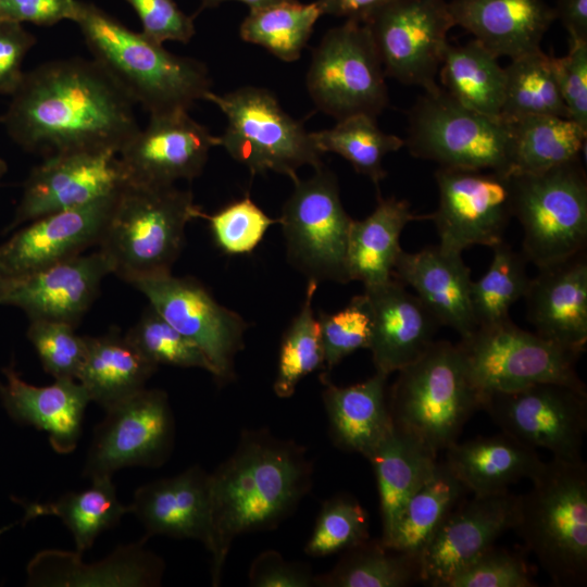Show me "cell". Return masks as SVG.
<instances>
[{
  "mask_svg": "<svg viewBox=\"0 0 587 587\" xmlns=\"http://www.w3.org/2000/svg\"><path fill=\"white\" fill-rule=\"evenodd\" d=\"M134 104L95 60L70 58L24 73L1 121L15 143L43 158L84 150L118 153L140 128Z\"/></svg>",
  "mask_w": 587,
  "mask_h": 587,
  "instance_id": "cell-1",
  "label": "cell"
},
{
  "mask_svg": "<svg viewBox=\"0 0 587 587\" xmlns=\"http://www.w3.org/2000/svg\"><path fill=\"white\" fill-rule=\"evenodd\" d=\"M305 449L267 429H248L234 452L209 474L212 584L217 586L233 541L272 530L289 517L312 486Z\"/></svg>",
  "mask_w": 587,
  "mask_h": 587,
  "instance_id": "cell-2",
  "label": "cell"
},
{
  "mask_svg": "<svg viewBox=\"0 0 587 587\" xmlns=\"http://www.w3.org/2000/svg\"><path fill=\"white\" fill-rule=\"evenodd\" d=\"M73 22L93 60L150 115L188 111L212 91L204 63L168 52L93 3L78 1Z\"/></svg>",
  "mask_w": 587,
  "mask_h": 587,
  "instance_id": "cell-3",
  "label": "cell"
},
{
  "mask_svg": "<svg viewBox=\"0 0 587 587\" xmlns=\"http://www.w3.org/2000/svg\"><path fill=\"white\" fill-rule=\"evenodd\" d=\"M204 213L190 190L125 182L116 193L98 250L112 274L127 283L172 273L185 245V229Z\"/></svg>",
  "mask_w": 587,
  "mask_h": 587,
  "instance_id": "cell-4",
  "label": "cell"
},
{
  "mask_svg": "<svg viewBox=\"0 0 587 587\" xmlns=\"http://www.w3.org/2000/svg\"><path fill=\"white\" fill-rule=\"evenodd\" d=\"M519 496L514 532L554 585L587 582V466L557 459L545 462Z\"/></svg>",
  "mask_w": 587,
  "mask_h": 587,
  "instance_id": "cell-5",
  "label": "cell"
},
{
  "mask_svg": "<svg viewBox=\"0 0 587 587\" xmlns=\"http://www.w3.org/2000/svg\"><path fill=\"white\" fill-rule=\"evenodd\" d=\"M397 373L388 395L394 424L435 454L458 441L466 422L482 409L458 344L435 340Z\"/></svg>",
  "mask_w": 587,
  "mask_h": 587,
  "instance_id": "cell-6",
  "label": "cell"
},
{
  "mask_svg": "<svg viewBox=\"0 0 587 587\" xmlns=\"http://www.w3.org/2000/svg\"><path fill=\"white\" fill-rule=\"evenodd\" d=\"M512 214L522 230V254L537 268L584 252L587 175L582 159L540 172L511 174Z\"/></svg>",
  "mask_w": 587,
  "mask_h": 587,
  "instance_id": "cell-7",
  "label": "cell"
},
{
  "mask_svg": "<svg viewBox=\"0 0 587 587\" xmlns=\"http://www.w3.org/2000/svg\"><path fill=\"white\" fill-rule=\"evenodd\" d=\"M408 112L404 146L440 167L511 174L510 124L474 111L438 84L424 89Z\"/></svg>",
  "mask_w": 587,
  "mask_h": 587,
  "instance_id": "cell-8",
  "label": "cell"
},
{
  "mask_svg": "<svg viewBox=\"0 0 587 587\" xmlns=\"http://www.w3.org/2000/svg\"><path fill=\"white\" fill-rule=\"evenodd\" d=\"M205 100L227 120L220 146L252 175L271 171L294 180L300 167L323 165L311 134L283 110L271 90L245 86L224 95L211 91Z\"/></svg>",
  "mask_w": 587,
  "mask_h": 587,
  "instance_id": "cell-9",
  "label": "cell"
},
{
  "mask_svg": "<svg viewBox=\"0 0 587 587\" xmlns=\"http://www.w3.org/2000/svg\"><path fill=\"white\" fill-rule=\"evenodd\" d=\"M458 347L482 399L538 383L585 387L576 371L580 354L522 329L511 319L476 327Z\"/></svg>",
  "mask_w": 587,
  "mask_h": 587,
  "instance_id": "cell-10",
  "label": "cell"
},
{
  "mask_svg": "<svg viewBox=\"0 0 587 587\" xmlns=\"http://www.w3.org/2000/svg\"><path fill=\"white\" fill-rule=\"evenodd\" d=\"M292 182L294 190L278 217L288 262L308 280L348 284L353 220L342 205L336 175L322 165L311 177Z\"/></svg>",
  "mask_w": 587,
  "mask_h": 587,
  "instance_id": "cell-11",
  "label": "cell"
},
{
  "mask_svg": "<svg viewBox=\"0 0 587 587\" xmlns=\"http://www.w3.org/2000/svg\"><path fill=\"white\" fill-rule=\"evenodd\" d=\"M385 77L366 25L346 21L328 29L314 48L307 88L317 109L336 120L377 116L389 101Z\"/></svg>",
  "mask_w": 587,
  "mask_h": 587,
  "instance_id": "cell-12",
  "label": "cell"
},
{
  "mask_svg": "<svg viewBox=\"0 0 587 587\" xmlns=\"http://www.w3.org/2000/svg\"><path fill=\"white\" fill-rule=\"evenodd\" d=\"M502 433L522 444L548 450L552 459L580 463L587 430V390L561 383H538L490 394L482 399Z\"/></svg>",
  "mask_w": 587,
  "mask_h": 587,
  "instance_id": "cell-13",
  "label": "cell"
},
{
  "mask_svg": "<svg viewBox=\"0 0 587 587\" xmlns=\"http://www.w3.org/2000/svg\"><path fill=\"white\" fill-rule=\"evenodd\" d=\"M130 285L167 323L202 350L217 383L235 378V359L243 349L248 328L238 313L218 303L191 277L166 273L138 278Z\"/></svg>",
  "mask_w": 587,
  "mask_h": 587,
  "instance_id": "cell-14",
  "label": "cell"
},
{
  "mask_svg": "<svg viewBox=\"0 0 587 587\" xmlns=\"http://www.w3.org/2000/svg\"><path fill=\"white\" fill-rule=\"evenodd\" d=\"M386 76L428 89L437 85L448 32L454 25L445 0H396L365 23Z\"/></svg>",
  "mask_w": 587,
  "mask_h": 587,
  "instance_id": "cell-15",
  "label": "cell"
},
{
  "mask_svg": "<svg viewBox=\"0 0 587 587\" xmlns=\"http://www.w3.org/2000/svg\"><path fill=\"white\" fill-rule=\"evenodd\" d=\"M84 475L90 479L127 466L162 465L172 452L174 419L165 391L142 388L105 409Z\"/></svg>",
  "mask_w": 587,
  "mask_h": 587,
  "instance_id": "cell-16",
  "label": "cell"
},
{
  "mask_svg": "<svg viewBox=\"0 0 587 587\" xmlns=\"http://www.w3.org/2000/svg\"><path fill=\"white\" fill-rule=\"evenodd\" d=\"M439 201L430 214L439 246L462 253L472 246L503 241L513 216L511 176L494 171L438 167Z\"/></svg>",
  "mask_w": 587,
  "mask_h": 587,
  "instance_id": "cell-17",
  "label": "cell"
},
{
  "mask_svg": "<svg viewBox=\"0 0 587 587\" xmlns=\"http://www.w3.org/2000/svg\"><path fill=\"white\" fill-rule=\"evenodd\" d=\"M125 182L114 151L84 150L45 157L24 182L14 217L5 232L40 216L107 197Z\"/></svg>",
  "mask_w": 587,
  "mask_h": 587,
  "instance_id": "cell-18",
  "label": "cell"
},
{
  "mask_svg": "<svg viewBox=\"0 0 587 587\" xmlns=\"http://www.w3.org/2000/svg\"><path fill=\"white\" fill-rule=\"evenodd\" d=\"M517 515L519 496L509 490L462 498L422 551L420 582L447 587L501 535L514 529Z\"/></svg>",
  "mask_w": 587,
  "mask_h": 587,
  "instance_id": "cell-19",
  "label": "cell"
},
{
  "mask_svg": "<svg viewBox=\"0 0 587 587\" xmlns=\"http://www.w3.org/2000/svg\"><path fill=\"white\" fill-rule=\"evenodd\" d=\"M220 137L191 118L187 111L150 115L117 153L128 183L171 186L176 180L198 177L210 150Z\"/></svg>",
  "mask_w": 587,
  "mask_h": 587,
  "instance_id": "cell-20",
  "label": "cell"
},
{
  "mask_svg": "<svg viewBox=\"0 0 587 587\" xmlns=\"http://www.w3.org/2000/svg\"><path fill=\"white\" fill-rule=\"evenodd\" d=\"M118 190L88 204L24 224L0 243V273L7 278L18 277L97 246Z\"/></svg>",
  "mask_w": 587,
  "mask_h": 587,
  "instance_id": "cell-21",
  "label": "cell"
},
{
  "mask_svg": "<svg viewBox=\"0 0 587 587\" xmlns=\"http://www.w3.org/2000/svg\"><path fill=\"white\" fill-rule=\"evenodd\" d=\"M109 274H112L111 266L99 250L82 253L39 271L8 278L1 304L21 309L29 321H59L76 327Z\"/></svg>",
  "mask_w": 587,
  "mask_h": 587,
  "instance_id": "cell-22",
  "label": "cell"
},
{
  "mask_svg": "<svg viewBox=\"0 0 587 587\" xmlns=\"http://www.w3.org/2000/svg\"><path fill=\"white\" fill-rule=\"evenodd\" d=\"M363 294L372 316L369 350L375 371L388 376L420 358L441 325L417 296L394 277L364 287Z\"/></svg>",
  "mask_w": 587,
  "mask_h": 587,
  "instance_id": "cell-23",
  "label": "cell"
},
{
  "mask_svg": "<svg viewBox=\"0 0 587 587\" xmlns=\"http://www.w3.org/2000/svg\"><path fill=\"white\" fill-rule=\"evenodd\" d=\"M535 333L583 354L587 345V260L584 252L538 268L524 295Z\"/></svg>",
  "mask_w": 587,
  "mask_h": 587,
  "instance_id": "cell-24",
  "label": "cell"
},
{
  "mask_svg": "<svg viewBox=\"0 0 587 587\" xmlns=\"http://www.w3.org/2000/svg\"><path fill=\"white\" fill-rule=\"evenodd\" d=\"M392 277L410 286L439 324L452 328L461 338L477 327L471 301V270L462 253L439 245L417 252L402 250Z\"/></svg>",
  "mask_w": 587,
  "mask_h": 587,
  "instance_id": "cell-25",
  "label": "cell"
},
{
  "mask_svg": "<svg viewBox=\"0 0 587 587\" xmlns=\"http://www.w3.org/2000/svg\"><path fill=\"white\" fill-rule=\"evenodd\" d=\"M143 525L147 536L165 535L211 541L209 473L193 465L172 477L140 486L129 504Z\"/></svg>",
  "mask_w": 587,
  "mask_h": 587,
  "instance_id": "cell-26",
  "label": "cell"
},
{
  "mask_svg": "<svg viewBox=\"0 0 587 587\" xmlns=\"http://www.w3.org/2000/svg\"><path fill=\"white\" fill-rule=\"evenodd\" d=\"M448 5L454 25L498 58L514 59L541 49L555 20L545 0H452Z\"/></svg>",
  "mask_w": 587,
  "mask_h": 587,
  "instance_id": "cell-27",
  "label": "cell"
},
{
  "mask_svg": "<svg viewBox=\"0 0 587 587\" xmlns=\"http://www.w3.org/2000/svg\"><path fill=\"white\" fill-rule=\"evenodd\" d=\"M5 383L0 396L9 415L22 424L48 434L55 452L76 449L86 407L90 400L76 379H54L48 386H34L21 378L14 366L3 369Z\"/></svg>",
  "mask_w": 587,
  "mask_h": 587,
  "instance_id": "cell-28",
  "label": "cell"
},
{
  "mask_svg": "<svg viewBox=\"0 0 587 587\" xmlns=\"http://www.w3.org/2000/svg\"><path fill=\"white\" fill-rule=\"evenodd\" d=\"M118 547L97 564L82 562L80 553L45 550L28 564V582L39 586H157L164 564L142 544Z\"/></svg>",
  "mask_w": 587,
  "mask_h": 587,
  "instance_id": "cell-29",
  "label": "cell"
},
{
  "mask_svg": "<svg viewBox=\"0 0 587 587\" xmlns=\"http://www.w3.org/2000/svg\"><path fill=\"white\" fill-rule=\"evenodd\" d=\"M387 377L375 372L361 383L340 387L329 380L327 373H322L329 435L339 449L367 458L392 429Z\"/></svg>",
  "mask_w": 587,
  "mask_h": 587,
  "instance_id": "cell-30",
  "label": "cell"
},
{
  "mask_svg": "<svg viewBox=\"0 0 587 587\" xmlns=\"http://www.w3.org/2000/svg\"><path fill=\"white\" fill-rule=\"evenodd\" d=\"M445 451V465L472 495L509 490L522 479L532 480L545 465L536 449L502 432L455 441Z\"/></svg>",
  "mask_w": 587,
  "mask_h": 587,
  "instance_id": "cell-31",
  "label": "cell"
},
{
  "mask_svg": "<svg viewBox=\"0 0 587 587\" xmlns=\"http://www.w3.org/2000/svg\"><path fill=\"white\" fill-rule=\"evenodd\" d=\"M374 470L382 517V542L388 545L410 498L432 477L437 454L394 424L366 458Z\"/></svg>",
  "mask_w": 587,
  "mask_h": 587,
  "instance_id": "cell-32",
  "label": "cell"
},
{
  "mask_svg": "<svg viewBox=\"0 0 587 587\" xmlns=\"http://www.w3.org/2000/svg\"><path fill=\"white\" fill-rule=\"evenodd\" d=\"M420 220H430V214H415L407 200L378 195L373 212L364 220H353L350 227L347 249L350 280L371 287L391 279L402 251V230L410 222Z\"/></svg>",
  "mask_w": 587,
  "mask_h": 587,
  "instance_id": "cell-33",
  "label": "cell"
},
{
  "mask_svg": "<svg viewBox=\"0 0 587 587\" xmlns=\"http://www.w3.org/2000/svg\"><path fill=\"white\" fill-rule=\"evenodd\" d=\"M86 353L77 380L104 409L145 388L158 365L118 332L85 336Z\"/></svg>",
  "mask_w": 587,
  "mask_h": 587,
  "instance_id": "cell-34",
  "label": "cell"
},
{
  "mask_svg": "<svg viewBox=\"0 0 587 587\" xmlns=\"http://www.w3.org/2000/svg\"><path fill=\"white\" fill-rule=\"evenodd\" d=\"M498 59L476 39L449 42L438 72L442 88L461 104L500 117L505 74Z\"/></svg>",
  "mask_w": 587,
  "mask_h": 587,
  "instance_id": "cell-35",
  "label": "cell"
},
{
  "mask_svg": "<svg viewBox=\"0 0 587 587\" xmlns=\"http://www.w3.org/2000/svg\"><path fill=\"white\" fill-rule=\"evenodd\" d=\"M508 123L511 174L540 173L582 159L587 129L569 117L528 116Z\"/></svg>",
  "mask_w": 587,
  "mask_h": 587,
  "instance_id": "cell-36",
  "label": "cell"
},
{
  "mask_svg": "<svg viewBox=\"0 0 587 587\" xmlns=\"http://www.w3.org/2000/svg\"><path fill=\"white\" fill-rule=\"evenodd\" d=\"M92 485L79 492H67L54 502L30 503L25 505L24 521L42 515H54L73 535L76 552L90 549L96 538L105 529L114 527L126 513L117 498L110 476L91 479Z\"/></svg>",
  "mask_w": 587,
  "mask_h": 587,
  "instance_id": "cell-37",
  "label": "cell"
},
{
  "mask_svg": "<svg viewBox=\"0 0 587 587\" xmlns=\"http://www.w3.org/2000/svg\"><path fill=\"white\" fill-rule=\"evenodd\" d=\"M327 573L314 576L319 587H405L420 582V560L391 549L382 540L365 541L344 551Z\"/></svg>",
  "mask_w": 587,
  "mask_h": 587,
  "instance_id": "cell-38",
  "label": "cell"
},
{
  "mask_svg": "<svg viewBox=\"0 0 587 587\" xmlns=\"http://www.w3.org/2000/svg\"><path fill=\"white\" fill-rule=\"evenodd\" d=\"M500 117L513 122L528 116L569 117L553 66L541 49L511 59ZM570 118V117H569Z\"/></svg>",
  "mask_w": 587,
  "mask_h": 587,
  "instance_id": "cell-39",
  "label": "cell"
},
{
  "mask_svg": "<svg viewBox=\"0 0 587 587\" xmlns=\"http://www.w3.org/2000/svg\"><path fill=\"white\" fill-rule=\"evenodd\" d=\"M465 488L444 462L407 502L387 547L419 558Z\"/></svg>",
  "mask_w": 587,
  "mask_h": 587,
  "instance_id": "cell-40",
  "label": "cell"
},
{
  "mask_svg": "<svg viewBox=\"0 0 587 587\" xmlns=\"http://www.w3.org/2000/svg\"><path fill=\"white\" fill-rule=\"evenodd\" d=\"M322 152H332L347 160L359 174L369 177L378 190L386 177L384 159L404 146V140L383 132L376 116L353 114L340 120L327 129L310 133Z\"/></svg>",
  "mask_w": 587,
  "mask_h": 587,
  "instance_id": "cell-41",
  "label": "cell"
},
{
  "mask_svg": "<svg viewBox=\"0 0 587 587\" xmlns=\"http://www.w3.org/2000/svg\"><path fill=\"white\" fill-rule=\"evenodd\" d=\"M321 15L316 2L284 1L250 10L239 34L243 41L264 48L284 62H294L300 58Z\"/></svg>",
  "mask_w": 587,
  "mask_h": 587,
  "instance_id": "cell-42",
  "label": "cell"
},
{
  "mask_svg": "<svg viewBox=\"0 0 587 587\" xmlns=\"http://www.w3.org/2000/svg\"><path fill=\"white\" fill-rule=\"evenodd\" d=\"M487 272L472 282L471 301L477 327L510 319L509 311L527 290L530 277L527 260L503 241L491 247Z\"/></svg>",
  "mask_w": 587,
  "mask_h": 587,
  "instance_id": "cell-43",
  "label": "cell"
},
{
  "mask_svg": "<svg viewBox=\"0 0 587 587\" xmlns=\"http://www.w3.org/2000/svg\"><path fill=\"white\" fill-rule=\"evenodd\" d=\"M317 285L313 279L308 280L300 310L283 335L273 385L279 398L291 397L303 377L324 369L320 324L313 310Z\"/></svg>",
  "mask_w": 587,
  "mask_h": 587,
  "instance_id": "cell-44",
  "label": "cell"
},
{
  "mask_svg": "<svg viewBox=\"0 0 587 587\" xmlns=\"http://www.w3.org/2000/svg\"><path fill=\"white\" fill-rule=\"evenodd\" d=\"M369 527L367 512L355 498L334 496L322 504L304 552L320 558L346 551L370 538Z\"/></svg>",
  "mask_w": 587,
  "mask_h": 587,
  "instance_id": "cell-45",
  "label": "cell"
},
{
  "mask_svg": "<svg viewBox=\"0 0 587 587\" xmlns=\"http://www.w3.org/2000/svg\"><path fill=\"white\" fill-rule=\"evenodd\" d=\"M126 338L154 364L197 367L213 375V367L202 350L148 305Z\"/></svg>",
  "mask_w": 587,
  "mask_h": 587,
  "instance_id": "cell-46",
  "label": "cell"
},
{
  "mask_svg": "<svg viewBox=\"0 0 587 587\" xmlns=\"http://www.w3.org/2000/svg\"><path fill=\"white\" fill-rule=\"evenodd\" d=\"M317 321L324 352L325 373L354 351L369 349L372 316L364 294L354 296L347 307L335 313L319 312Z\"/></svg>",
  "mask_w": 587,
  "mask_h": 587,
  "instance_id": "cell-47",
  "label": "cell"
},
{
  "mask_svg": "<svg viewBox=\"0 0 587 587\" xmlns=\"http://www.w3.org/2000/svg\"><path fill=\"white\" fill-rule=\"evenodd\" d=\"M215 245L226 254L251 253L262 241L267 229L278 224L249 196L230 202L214 214H205Z\"/></svg>",
  "mask_w": 587,
  "mask_h": 587,
  "instance_id": "cell-48",
  "label": "cell"
},
{
  "mask_svg": "<svg viewBox=\"0 0 587 587\" xmlns=\"http://www.w3.org/2000/svg\"><path fill=\"white\" fill-rule=\"evenodd\" d=\"M27 338L35 348L46 373L54 379H76L86 353L85 336L65 322L32 320Z\"/></svg>",
  "mask_w": 587,
  "mask_h": 587,
  "instance_id": "cell-49",
  "label": "cell"
},
{
  "mask_svg": "<svg viewBox=\"0 0 587 587\" xmlns=\"http://www.w3.org/2000/svg\"><path fill=\"white\" fill-rule=\"evenodd\" d=\"M524 559L491 546L460 571L447 587H535Z\"/></svg>",
  "mask_w": 587,
  "mask_h": 587,
  "instance_id": "cell-50",
  "label": "cell"
},
{
  "mask_svg": "<svg viewBox=\"0 0 587 587\" xmlns=\"http://www.w3.org/2000/svg\"><path fill=\"white\" fill-rule=\"evenodd\" d=\"M559 90L569 117L587 129V41H569V51L553 57Z\"/></svg>",
  "mask_w": 587,
  "mask_h": 587,
  "instance_id": "cell-51",
  "label": "cell"
},
{
  "mask_svg": "<svg viewBox=\"0 0 587 587\" xmlns=\"http://www.w3.org/2000/svg\"><path fill=\"white\" fill-rule=\"evenodd\" d=\"M137 13L142 34L163 45L164 41L187 43L196 33L193 16L185 14L174 0H126Z\"/></svg>",
  "mask_w": 587,
  "mask_h": 587,
  "instance_id": "cell-52",
  "label": "cell"
},
{
  "mask_svg": "<svg viewBox=\"0 0 587 587\" xmlns=\"http://www.w3.org/2000/svg\"><path fill=\"white\" fill-rule=\"evenodd\" d=\"M314 576L308 564L288 561L275 550L255 557L248 573L249 585L254 587H311Z\"/></svg>",
  "mask_w": 587,
  "mask_h": 587,
  "instance_id": "cell-53",
  "label": "cell"
},
{
  "mask_svg": "<svg viewBox=\"0 0 587 587\" xmlns=\"http://www.w3.org/2000/svg\"><path fill=\"white\" fill-rule=\"evenodd\" d=\"M36 37L22 24L0 21V93L13 95L24 72L23 61L36 43Z\"/></svg>",
  "mask_w": 587,
  "mask_h": 587,
  "instance_id": "cell-54",
  "label": "cell"
},
{
  "mask_svg": "<svg viewBox=\"0 0 587 587\" xmlns=\"http://www.w3.org/2000/svg\"><path fill=\"white\" fill-rule=\"evenodd\" d=\"M78 0H0V21L51 26L74 21Z\"/></svg>",
  "mask_w": 587,
  "mask_h": 587,
  "instance_id": "cell-55",
  "label": "cell"
},
{
  "mask_svg": "<svg viewBox=\"0 0 587 587\" xmlns=\"http://www.w3.org/2000/svg\"><path fill=\"white\" fill-rule=\"evenodd\" d=\"M396 0H316L322 14L365 23L371 16Z\"/></svg>",
  "mask_w": 587,
  "mask_h": 587,
  "instance_id": "cell-56",
  "label": "cell"
},
{
  "mask_svg": "<svg viewBox=\"0 0 587 587\" xmlns=\"http://www.w3.org/2000/svg\"><path fill=\"white\" fill-rule=\"evenodd\" d=\"M553 11L569 34V41H587V0H558Z\"/></svg>",
  "mask_w": 587,
  "mask_h": 587,
  "instance_id": "cell-57",
  "label": "cell"
},
{
  "mask_svg": "<svg viewBox=\"0 0 587 587\" xmlns=\"http://www.w3.org/2000/svg\"><path fill=\"white\" fill-rule=\"evenodd\" d=\"M226 1H238L249 7L250 10L261 9L289 0H200V10L215 8Z\"/></svg>",
  "mask_w": 587,
  "mask_h": 587,
  "instance_id": "cell-58",
  "label": "cell"
},
{
  "mask_svg": "<svg viewBox=\"0 0 587 587\" xmlns=\"http://www.w3.org/2000/svg\"><path fill=\"white\" fill-rule=\"evenodd\" d=\"M8 278L0 273V304Z\"/></svg>",
  "mask_w": 587,
  "mask_h": 587,
  "instance_id": "cell-59",
  "label": "cell"
},
{
  "mask_svg": "<svg viewBox=\"0 0 587 587\" xmlns=\"http://www.w3.org/2000/svg\"><path fill=\"white\" fill-rule=\"evenodd\" d=\"M7 171H8L7 162L3 159L0 158V180L4 176Z\"/></svg>",
  "mask_w": 587,
  "mask_h": 587,
  "instance_id": "cell-60",
  "label": "cell"
},
{
  "mask_svg": "<svg viewBox=\"0 0 587 587\" xmlns=\"http://www.w3.org/2000/svg\"><path fill=\"white\" fill-rule=\"evenodd\" d=\"M11 527H12V525H9V526H7V527L0 528V535H1L3 532H5V530H8L9 528H11Z\"/></svg>",
  "mask_w": 587,
  "mask_h": 587,
  "instance_id": "cell-61",
  "label": "cell"
}]
</instances>
